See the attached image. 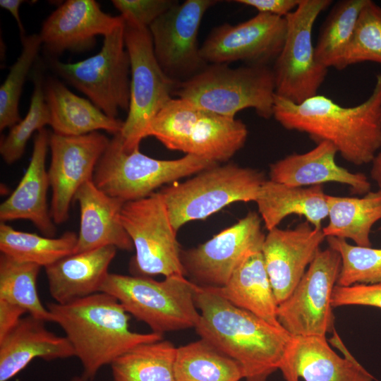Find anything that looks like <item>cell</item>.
<instances>
[{
    "label": "cell",
    "instance_id": "obj_1",
    "mask_svg": "<svg viewBox=\"0 0 381 381\" xmlns=\"http://www.w3.org/2000/svg\"><path fill=\"white\" fill-rule=\"evenodd\" d=\"M273 117L284 128L327 141L354 165L371 163L381 149V74L363 102L346 107L316 95L300 104L275 95Z\"/></svg>",
    "mask_w": 381,
    "mask_h": 381
},
{
    "label": "cell",
    "instance_id": "obj_21",
    "mask_svg": "<svg viewBox=\"0 0 381 381\" xmlns=\"http://www.w3.org/2000/svg\"><path fill=\"white\" fill-rule=\"evenodd\" d=\"M337 150L329 142L322 141L302 154H291L272 164L271 181L294 187H306L335 182L347 185L353 193L365 195L371 183L363 173H353L338 165Z\"/></svg>",
    "mask_w": 381,
    "mask_h": 381
},
{
    "label": "cell",
    "instance_id": "obj_14",
    "mask_svg": "<svg viewBox=\"0 0 381 381\" xmlns=\"http://www.w3.org/2000/svg\"><path fill=\"white\" fill-rule=\"evenodd\" d=\"M262 219L249 212L234 225L206 242L181 251L186 272L195 284L212 287L226 284L238 265L250 253L262 250L265 238Z\"/></svg>",
    "mask_w": 381,
    "mask_h": 381
},
{
    "label": "cell",
    "instance_id": "obj_24",
    "mask_svg": "<svg viewBox=\"0 0 381 381\" xmlns=\"http://www.w3.org/2000/svg\"><path fill=\"white\" fill-rule=\"evenodd\" d=\"M116 250L104 246L73 253L44 267L49 291L56 303L65 304L99 292Z\"/></svg>",
    "mask_w": 381,
    "mask_h": 381
},
{
    "label": "cell",
    "instance_id": "obj_32",
    "mask_svg": "<svg viewBox=\"0 0 381 381\" xmlns=\"http://www.w3.org/2000/svg\"><path fill=\"white\" fill-rule=\"evenodd\" d=\"M77 241L78 235L73 231L54 238L18 231L5 222L0 224L1 253L40 267H46L73 254Z\"/></svg>",
    "mask_w": 381,
    "mask_h": 381
},
{
    "label": "cell",
    "instance_id": "obj_15",
    "mask_svg": "<svg viewBox=\"0 0 381 381\" xmlns=\"http://www.w3.org/2000/svg\"><path fill=\"white\" fill-rule=\"evenodd\" d=\"M286 30V18L258 13L236 25L215 27L200 47V54L207 64L270 66L282 49Z\"/></svg>",
    "mask_w": 381,
    "mask_h": 381
},
{
    "label": "cell",
    "instance_id": "obj_28",
    "mask_svg": "<svg viewBox=\"0 0 381 381\" xmlns=\"http://www.w3.org/2000/svg\"><path fill=\"white\" fill-rule=\"evenodd\" d=\"M328 224L322 228L325 237L351 239L356 246L371 247L370 234L381 220V188L361 198L327 195Z\"/></svg>",
    "mask_w": 381,
    "mask_h": 381
},
{
    "label": "cell",
    "instance_id": "obj_3",
    "mask_svg": "<svg viewBox=\"0 0 381 381\" xmlns=\"http://www.w3.org/2000/svg\"><path fill=\"white\" fill-rule=\"evenodd\" d=\"M53 322L64 331L83 369L85 381L131 349L163 339V335L130 329L129 314L113 296L99 291L65 304L47 306Z\"/></svg>",
    "mask_w": 381,
    "mask_h": 381
},
{
    "label": "cell",
    "instance_id": "obj_27",
    "mask_svg": "<svg viewBox=\"0 0 381 381\" xmlns=\"http://www.w3.org/2000/svg\"><path fill=\"white\" fill-rule=\"evenodd\" d=\"M213 288L234 306L275 327H282L277 318L278 304L262 250L248 255L235 269L225 285Z\"/></svg>",
    "mask_w": 381,
    "mask_h": 381
},
{
    "label": "cell",
    "instance_id": "obj_44",
    "mask_svg": "<svg viewBox=\"0 0 381 381\" xmlns=\"http://www.w3.org/2000/svg\"><path fill=\"white\" fill-rule=\"evenodd\" d=\"M24 2V1L21 0H1L0 1V6L1 8L8 11L13 17L15 18V20L17 22L19 31L20 33V38L23 39L25 36V29L23 28V25L22 24L20 14H19V8L20 6Z\"/></svg>",
    "mask_w": 381,
    "mask_h": 381
},
{
    "label": "cell",
    "instance_id": "obj_19",
    "mask_svg": "<svg viewBox=\"0 0 381 381\" xmlns=\"http://www.w3.org/2000/svg\"><path fill=\"white\" fill-rule=\"evenodd\" d=\"M125 23L121 15L104 13L95 0H68L43 22L39 35L47 51L59 55L87 50L97 35L104 37Z\"/></svg>",
    "mask_w": 381,
    "mask_h": 381
},
{
    "label": "cell",
    "instance_id": "obj_20",
    "mask_svg": "<svg viewBox=\"0 0 381 381\" xmlns=\"http://www.w3.org/2000/svg\"><path fill=\"white\" fill-rule=\"evenodd\" d=\"M49 143V133L44 128L36 133L29 165L16 188L1 204L0 220H29L45 236L54 237L56 228L47 201L50 187L45 166Z\"/></svg>",
    "mask_w": 381,
    "mask_h": 381
},
{
    "label": "cell",
    "instance_id": "obj_2",
    "mask_svg": "<svg viewBox=\"0 0 381 381\" xmlns=\"http://www.w3.org/2000/svg\"><path fill=\"white\" fill-rule=\"evenodd\" d=\"M195 303L197 333L238 363L246 381H267L279 369L292 337L284 328L234 306L212 286L196 284Z\"/></svg>",
    "mask_w": 381,
    "mask_h": 381
},
{
    "label": "cell",
    "instance_id": "obj_31",
    "mask_svg": "<svg viewBox=\"0 0 381 381\" xmlns=\"http://www.w3.org/2000/svg\"><path fill=\"white\" fill-rule=\"evenodd\" d=\"M174 373L176 381H240L244 378L238 363L202 339L176 348Z\"/></svg>",
    "mask_w": 381,
    "mask_h": 381
},
{
    "label": "cell",
    "instance_id": "obj_18",
    "mask_svg": "<svg viewBox=\"0 0 381 381\" xmlns=\"http://www.w3.org/2000/svg\"><path fill=\"white\" fill-rule=\"evenodd\" d=\"M329 341L344 354L339 356L325 337L292 336L279 369L285 381H373L375 378L349 353L335 330Z\"/></svg>",
    "mask_w": 381,
    "mask_h": 381
},
{
    "label": "cell",
    "instance_id": "obj_26",
    "mask_svg": "<svg viewBox=\"0 0 381 381\" xmlns=\"http://www.w3.org/2000/svg\"><path fill=\"white\" fill-rule=\"evenodd\" d=\"M53 133L79 136L105 131L113 135L121 133L124 121L106 115L91 101L70 91L63 83L50 79L44 87Z\"/></svg>",
    "mask_w": 381,
    "mask_h": 381
},
{
    "label": "cell",
    "instance_id": "obj_4",
    "mask_svg": "<svg viewBox=\"0 0 381 381\" xmlns=\"http://www.w3.org/2000/svg\"><path fill=\"white\" fill-rule=\"evenodd\" d=\"M174 95L205 111L235 118L238 111L253 108L259 116L270 119L276 95L274 73L270 66L210 64L179 83Z\"/></svg>",
    "mask_w": 381,
    "mask_h": 381
},
{
    "label": "cell",
    "instance_id": "obj_11",
    "mask_svg": "<svg viewBox=\"0 0 381 381\" xmlns=\"http://www.w3.org/2000/svg\"><path fill=\"white\" fill-rule=\"evenodd\" d=\"M120 217L135 250L133 270L147 277L186 275L177 231L158 192L126 202Z\"/></svg>",
    "mask_w": 381,
    "mask_h": 381
},
{
    "label": "cell",
    "instance_id": "obj_46",
    "mask_svg": "<svg viewBox=\"0 0 381 381\" xmlns=\"http://www.w3.org/2000/svg\"><path fill=\"white\" fill-rule=\"evenodd\" d=\"M70 381H85L82 376H76L73 377Z\"/></svg>",
    "mask_w": 381,
    "mask_h": 381
},
{
    "label": "cell",
    "instance_id": "obj_10",
    "mask_svg": "<svg viewBox=\"0 0 381 381\" xmlns=\"http://www.w3.org/2000/svg\"><path fill=\"white\" fill-rule=\"evenodd\" d=\"M125 28L126 23L104 36L101 50L91 57L75 63H53L59 75L114 119L119 110H128L130 104L131 64Z\"/></svg>",
    "mask_w": 381,
    "mask_h": 381
},
{
    "label": "cell",
    "instance_id": "obj_29",
    "mask_svg": "<svg viewBox=\"0 0 381 381\" xmlns=\"http://www.w3.org/2000/svg\"><path fill=\"white\" fill-rule=\"evenodd\" d=\"M248 135V128L241 120L203 111L194 126L186 154L219 164L243 147Z\"/></svg>",
    "mask_w": 381,
    "mask_h": 381
},
{
    "label": "cell",
    "instance_id": "obj_37",
    "mask_svg": "<svg viewBox=\"0 0 381 381\" xmlns=\"http://www.w3.org/2000/svg\"><path fill=\"white\" fill-rule=\"evenodd\" d=\"M326 240L329 248L337 251L341 259L337 285L381 283V248L351 245L336 237H326Z\"/></svg>",
    "mask_w": 381,
    "mask_h": 381
},
{
    "label": "cell",
    "instance_id": "obj_6",
    "mask_svg": "<svg viewBox=\"0 0 381 381\" xmlns=\"http://www.w3.org/2000/svg\"><path fill=\"white\" fill-rule=\"evenodd\" d=\"M218 164L186 154L171 160L150 157L140 149L127 151L119 133L113 135L95 168L92 181L106 194L126 202L146 198L164 184Z\"/></svg>",
    "mask_w": 381,
    "mask_h": 381
},
{
    "label": "cell",
    "instance_id": "obj_41",
    "mask_svg": "<svg viewBox=\"0 0 381 381\" xmlns=\"http://www.w3.org/2000/svg\"><path fill=\"white\" fill-rule=\"evenodd\" d=\"M368 306L381 309V283L336 285L332 296L333 308L343 306Z\"/></svg>",
    "mask_w": 381,
    "mask_h": 381
},
{
    "label": "cell",
    "instance_id": "obj_33",
    "mask_svg": "<svg viewBox=\"0 0 381 381\" xmlns=\"http://www.w3.org/2000/svg\"><path fill=\"white\" fill-rule=\"evenodd\" d=\"M367 0H341L329 11L315 46V58L323 66L340 69L359 13Z\"/></svg>",
    "mask_w": 381,
    "mask_h": 381
},
{
    "label": "cell",
    "instance_id": "obj_23",
    "mask_svg": "<svg viewBox=\"0 0 381 381\" xmlns=\"http://www.w3.org/2000/svg\"><path fill=\"white\" fill-rule=\"evenodd\" d=\"M72 356L74 350L66 336L55 334L45 322L28 315L0 341V381H8L36 358L50 361Z\"/></svg>",
    "mask_w": 381,
    "mask_h": 381
},
{
    "label": "cell",
    "instance_id": "obj_7",
    "mask_svg": "<svg viewBox=\"0 0 381 381\" xmlns=\"http://www.w3.org/2000/svg\"><path fill=\"white\" fill-rule=\"evenodd\" d=\"M265 180L264 174L255 169L217 164L158 193L178 231L188 222L206 219L231 203L255 202Z\"/></svg>",
    "mask_w": 381,
    "mask_h": 381
},
{
    "label": "cell",
    "instance_id": "obj_40",
    "mask_svg": "<svg viewBox=\"0 0 381 381\" xmlns=\"http://www.w3.org/2000/svg\"><path fill=\"white\" fill-rule=\"evenodd\" d=\"M126 24L149 28L160 16L174 6L172 0H112Z\"/></svg>",
    "mask_w": 381,
    "mask_h": 381
},
{
    "label": "cell",
    "instance_id": "obj_42",
    "mask_svg": "<svg viewBox=\"0 0 381 381\" xmlns=\"http://www.w3.org/2000/svg\"><path fill=\"white\" fill-rule=\"evenodd\" d=\"M301 0H236V3L255 8L258 13L285 18L292 13Z\"/></svg>",
    "mask_w": 381,
    "mask_h": 381
},
{
    "label": "cell",
    "instance_id": "obj_8",
    "mask_svg": "<svg viewBox=\"0 0 381 381\" xmlns=\"http://www.w3.org/2000/svg\"><path fill=\"white\" fill-rule=\"evenodd\" d=\"M125 44L131 64L128 116L120 133L128 152L140 149L155 116L172 99L178 83L159 66L149 28L126 24Z\"/></svg>",
    "mask_w": 381,
    "mask_h": 381
},
{
    "label": "cell",
    "instance_id": "obj_13",
    "mask_svg": "<svg viewBox=\"0 0 381 381\" xmlns=\"http://www.w3.org/2000/svg\"><path fill=\"white\" fill-rule=\"evenodd\" d=\"M217 2L186 0L176 3L149 27L159 66L178 83L194 76L208 65L201 56L198 35L205 12Z\"/></svg>",
    "mask_w": 381,
    "mask_h": 381
},
{
    "label": "cell",
    "instance_id": "obj_9",
    "mask_svg": "<svg viewBox=\"0 0 381 381\" xmlns=\"http://www.w3.org/2000/svg\"><path fill=\"white\" fill-rule=\"evenodd\" d=\"M331 4V0H301L285 17V40L272 67L276 95L300 104L318 95L328 68L315 58L313 28L320 13Z\"/></svg>",
    "mask_w": 381,
    "mask_h": 381
},
{
    "label": "cell",
    "instance_id": "obj_43",
    "mask_svg": "<svg viewBox=\"0 0 381 381\" xmlns=\"http://www.w3.org/2000/svg\"><path fill=\"white\" fill-rule=\"evenodd\" d=\"M26 313L22 307L0 299V341L15 328Z\"/></svg>",
    "mask_w": 381,
    "mask_h": 381
},
{
    "label": "cell",
    "instance_id": "obj_36",
    "mask_svg": "<svg viewBox=\"0 0 381 381\" xmlns=\"http://www.w3.org/2000/svg\"><path fill=\"white\" fill-rule=\"evenodd\" d=\"M21 42L22 52L0 87L1 131L11 128L21 120L18 104L23 86L42 44L39 34L25 36Z\"/></svg>",
    "mask_w": 381,
    "mask_h": 381
},
{
    "label": "cell",
    "instance_id": "obj_35",
    "mask_svg": "<svg viewBox=\"0 0 381 381\" xmlns=\"http://www.w3.org/2000/svg\"><path fill=\"white\" fill-rule=\"evenodd\" d=\"M203 111L186 99L172 98L154 118L148 136L156 138L169 150L186 153L194 126Z\"/></svg>",
    "mask_w": 381,
    "mask_h": 381
},
{
    "label": "cell",
    "instance_id": "obj_5",
    "mask_svg": "<svg viewBox=\"0 0 381 381\" xmlns=\"http://www.w3.org/2000/svg\"><path fill=\"white\" fill-rule=\"evenodd\" d=\"M195 286L183 275L156 281L147 276L109 273L100 291L115 297L128 314L163 335L195 327L200 319Z\"/></svg>",
    "mask_w": 381,
    "mask_h": 381
},
{
    "label": "cell",
    "instance_id": "obj_38",
    "mask_svg": "<svg viewBox=\"0 0 381 381\" xmlns=\"http://www.w3.org/2000/svg\"><path fill=\"white\" fill-rule=\"evenodd\" d=\"M34 84L27 115L11 128L8 134L0 143L1 155L8 164L16 162L23 156L28 141L34 133L44 128L46 125H50V113L40 75L35 77Z\"/></svg>",
    "mask_w": 381,
    "mask_h": 381
},
{
    "label": "cell",
    "instance_id": "obj_30",
    "mask_svg": "<svg viewBox=\"0 0 381 381\" xmlns=\"http://www.w3.org/2000/svg\"><path fill=\"white\" fill-rule=\"evenodd\" d=\"M176 353L169 341L140 344L111 363L112 381H176Z\"/></svg>",
    "mask_w": 381,
    "mask_h": 381
},
{
    "label": "cell",
    "instance_id": "obj_12",
    "mask_svg": "<svg viewBox=\"0 0 381 381\" xmlns=\"http://www.w3.org/2000/svg\"><path fill=\"white\" fill-rule=\"evenodd\" d=\"M341 267L337 251L320 250L290 296L278 305V320L291 336L326 337L334 331L332 296Z\"/></svg>",
    "mask_w": 381,
    "mask_h": 381
},
{
    "label": "cell",
    "instance_id": "obj_39",
    "mask_svg": "<svg viewBox=\"0 0 381 381\" xmlns=\"http://www.w3.org/2000/svg\"><path fill=\"white\" fill-rule=\"evenodd\" d=\"M365 61L381 64V6L371 0L359 13L339 71Z\"/></svg>",
    "mask_w": 381,
    "mask_h": 381
},
{
    "label": "cell",
    "instance_id": "obj_22",
    "mask_svg": "<svg viewBox=\"0 0 381 381\" xmlns=\"http://www.w3.org/2000/svg\"><path fill=\"white\" fill-rule=\"evenodd\" d=\"M80 206V230L74 253L104 246L132 250L133 242L121 222L125 203L99 189L92 180L78 190L73 201Z\"/></svg>",
    "mask_w": 381,
    "mask_h": 381
},
{
    "label": "cell",
    "instance_id": "obj_25",
    "mask_svg": "<svg viewBox=\"0 0 381 381\" xmlns=\"http://www.w3.org/2000/svg\"><path fill=\"white\" fill-rule=\"evenodd\" d=\"M326 197L322 185L294 187L266 179L255 202L268 231L291 214L303 216L314 228L322 229L328 216Z\"/></svg>",
    "mask_w": 381,
    "mask_h": 381
},
{
    "label": "cell",
    "instance_id": "obj_45",
    "mask_svg": "<svg viewBox=\"0 0 381 381\" xmlns=\"http://www.w3.org/2000/svg\"><path fill=\"white\" fill-rule=\"evenodd\" d=\"M371 164V179L377 184L378 188H381V150L376 155Z\"/></svg>",
    "mask_w": 381,
    "mask_h": 381
},
{
    "label": "cell",
    "instance_id": "obj_34",
    "mask_svg": "<svg viewBox=\"0 0 381 381\" xmlns=\"http://www.w3.org/2000/svg\"><path fill=\"white\" fill-rule=\"evenodd\" d=\"M41 267L0 255V299L24 308L29 315L44 322H53L51 313L38 295L37 277Z\"/></svg>",
    "mask_w": 381,
    "mask_h": 381
},
{
    "label": "cell",
    "instance_id": "obj_16",
    "mask_svg": "<svg viewBox=\"0 0 381 381\" xmlns=\"http://www.w3.org/2000/svg\"><path fill=\"white\" fill-rule=\"evenodd\" d=\"M109 141L98 131L79 136L49 133V212L55 224H61L68 219L75 193L83 184L92 180L97 163Z\"/></svg>",
    "mask_w": 381,
    "mask_h": 381
},
{
    "label": "cell",
    "instance_id": "obj_17",
    "mask_svg": "<svg viewBox=\"0 0 381 381\" xmlns=\"http://www.w3.org/2000/svg\"><path fill=\"white\" fill-rule=\"evenodd\" d=\"M326 238L305 221L294 229L268 231L262 248L265 266L279 305L294 290Z\"/></svg>",
    "mask_w": 381,
    "mask_h": 381
}]
</instances>
